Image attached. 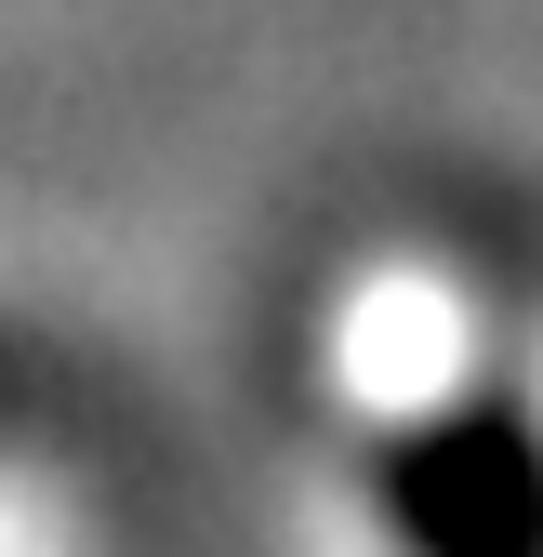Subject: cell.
Listing matches in <instances>:
<instances>
[{
	"label": "cell",
	"mask_w": 543,
	"mask_h": 557,
	"mask_svg": "<svg viewBox=\"0 0 543 557\" xmlns=\"http://www.w3.org/2000/svg\"><path fill=\"white\" fill-rule=\"evenodd\" d=\"M412 492H451V505H397L438 557H530L543 544V505H530V465L504 438H464L451 465H425Z\"/></svg>",
	"instance_id": "1"
}]
</instances>
